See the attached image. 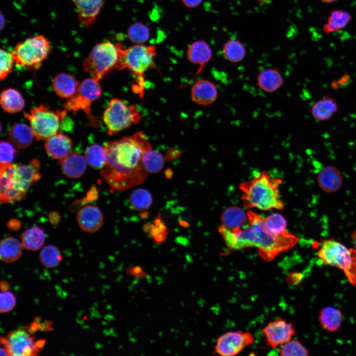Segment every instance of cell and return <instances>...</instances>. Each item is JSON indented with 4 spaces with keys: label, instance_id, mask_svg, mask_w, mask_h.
I'll list each match as a JSON object with an SVG mask.
<instances>
[{
    "label": "cell",
    "instance_id": "1",
    "mask_svg": "<svg viewBox=\"0 0 356 356\" xmlns=\"http://www.w3.org/2000/svg\"><path fill=\"white\" fill-rule=\"evenodd\" d=\"M104 146L107 157L100 174L112 189L124 191L145 181L148 173L142 159L152 146L143 132L108 142Z\"/></svg>",
    "mask_w": 356,
    "mask_h": 356
},
{
    "label": "cell",
    "instance_id": "2",
    "mask_svg": "<svg viewBox=\"0 0 356 356\" xmlns=\"http://www.w3.org/2000/svg\"><path fill=\"white\" fill-rule=\"evenodd\" d=\"M247 215L248 222L242 227L233 229L219 227V232L229 250L255 247L264 261H271L298 242V237L289 231L281 235L270 232L262 216L252 211L247 212Z\"/></svg>",
    "mask_w": 356,
    "mask_h": 356
},
{
    "label": "cell",
    "instance_id": "3",
    "mask_svg": "<svg viewBox=\"0 0 356 356\" xmlns=\"http://www.w3.org/2000/svg\"><path fill=\"white\" fill-rule=\"evenodd\" d=\"M281 179L272 177L267 171L257 173L252 179L239 185L241 200L247 209L253 208L267 211L281 210L284 204L281 199L279 185Z\"/></svg>",
    "mask_w": 356,
    "mask_h": 356
},
{
    "label": "cell",
    "instance_id": "4",
    "mask_svg": "<svg viewBox=\"0 0 356 356\" xmlns=\"http://www.w3.org/2000/svg\"><path fill=\"white\" fill-rule=\"evenodd\" d=\"M119 59L116 69L119 70L129 69L135 76L134 90L143 95L145 88L144 73L151 68L156 67L154 59L156 55V48L154 45L135 44L127 48H123L118 43Z\"/></svg>",
    "mask_w": 356,
    "mask_h": 356
},
{
    "label": "cell",
    "instance_id": "5",
    "mask_svg": "<svg viewBox=\"0 0 356 356\" xmlns=\"http://www.w3.org/2000/svg\"><path fill=\"white\" fill-rule=\"evenodd\" d=\"M318 256L324 265L342 270L351 283L356 285V250L348 249L332 239H324Z\"/></svg>",
    "mask_w": 356,
    "mask_h": 356
},
{
    "label": "cell",
    "instance_id": "6",
    "mask_svg": "<svg viewBox=\"0 0 356 356\" xmlns=\"http://www.w3.org/2000/svg\"><path fill=\"white\" fill-rule=\"evenodd\" d=\"M51 52V45L43 35L28 38L18 43L11 51L18 66L29 70L39 69Z\"/></svg>",
    "mask_w": 356,
    "mask_h": 356
},
{
    "label": "cell",
    "instance_id": "7",
    "mask_svg": "<svg viewBox=\"0 0 356 356\" xmlns=\"http://www.w3.org/2000/svg\"><path fill=\"white\" fill-rule=\"evenodd\" d=\"M19 165L0 164V200L3 203L19 201L25 197L31 186Z\"/></svg>",
    "mask_w": 356,
    "mask_h": 356
},
{
    "label": "cell",
    "instance_id": "8",
    "mask_svg": "<svg viewBox=\"0 0 356 356\" xmlns=\"http://www.w3.org/2000/svg\"><path fill=\"white\" fill-rule=\"evenodd\" d=\"M23 114L30 122L35 138L41 140H46L57 133L60 123L65 118L66 111H54L41 104L32 108L29 113L24 112Z\"/></svg>",
    "mask_w": 356,
    "mask_h": 356
},
{
    "label": "cell",
    "instance_id": "9",
    "mask_svg": "<svg viewBox=\"0 0 356 356\" xmlns=\"http://www.w3.org/2000/svg\"><path fill=\"white\" fill-rule=\"evenodd\" d=\"M118 43L102 42L96 44L89 55L83 62L87 72L101 79L113 69H116L119 59Z\"/></svg>",
    "mask_w": 356,
    "mask_h": 356
},
{
    "label": "cell",
    "instance_id": "10",
    "mask_svg": "<svg viewBox=\"0 0 356 356\" xmlns=\"http://www.w3.org/2000/svg\"><path fill=\"white\" fill-rule=\"evenodd\" d=\"M140 114L135 105H128L122 100L113 98L103 113V120L109 135H112L138 123Z\"/></svg>",
    "mask_w": 356,
    "mask_h": 356
},
{
    "label": "cell",
    "instance_id": "11",
    "mask_svg": "<svg viewBox=\"0 0 356 356\" xmlns=\"http://www.w3.org/2000/svg\"><path fill=\"white\" fill-rule=\"evenodd\" d=\"M32 333L29 329H17L11 331L5 337H1L0 342L9 356H37L43 348L45 341H35Z\"/></svg>",
    "mask_w": 356,
    "mask_h": 356
},
{
    "label": "cell",
    "instance_id": "12",
    "mask_svg": "<svg viewBox=\"0 0 356 356\" xmlns=\"http://www.w3.org/2000/svg\"><path fill=\"white\" fill-rule=\"evenodd\" d=\"M255 341L249 332L234 331L226 332L217 339L215 352L222 356H233L238 354Z\"/></svg>",
    "mask_w": 356,
    "mask_h": 356
},
{
    "label": "cell",
    "instance_id": "13",
    "mask_svg": "<svg viewBox=\"0 0 356 356\" xmlns=\"http://www.w3.org/2000/svg\"><path fill=\"white\" fill-rule=\"evenodd\" d=\"M262 332L267 344L273 349L290 340L296 333L293 325L281 318L268 322Z\"/></svg>",
    "mask_w": 356,
    "mask_h": 356
},
{
    "label": "cell",
    "instance_id": "14",
    "mask_svg": "<svg viewBox=\"0 0 356 356\" xmlns=\"http://www.w3.org/2000/svg\"><path fill=\"white\" fill-rule=\"evenodd\" d=\"M103 215L100 209L94 205L82 207L77 215V220L83 230L93 233L99 230L103 223Z\"/></svg>",
    "mask_w": 356,
    "mask_h": 356
},
{
    "label": "cell",
    "instance_id": "15",
    "mask_svg": "<svg viewBox=\"0 0 356 356\" xmlns=\"http://www.w3.org/2000/svg\"><path fill=\"white\" fill-rule=\"evenodd\" d=\"M192 99L196 103L207 106L214 102L218 96V90L215 84L206 79L197 81L191 89Z\"/></svg>",
    "mask_w": 356,
    "mask_h": 356
},
{
    "label": "cell",
    "instance_id": "16",
    "mask_svg": "<svg viewBox=\"0 0 356 356\" xmlns=\"http://www.w3.org/2000/svg\"><path fill=\"white\" fill-rule=\"evenodd\" d=\"M44 147L48 155L60 161L71 153L72 142L67 135L56 134L46 139Z\"/></svg>",
    "mask_w": 356,
    "mask_h": 356
},
{
    "label": "cell",
    "instance_id": "17",
    "mask_svg": "<svg viewBox=\"0 0 356 356\" xmlns=\"http://www.w3.org/2000/svg\"><path fill=\"white\" fill-rule=\"evenodd\" d=\"M79 21L89 26L96 19L104 4L103 0H72Z\"/></svg>",
    "mask_w": 356,
    "mask_h": 356
},
{
    "label": "cell",
    "instance_id": "18",
    "mask_svg": "<svg viewBox=\"0 0 356 356\" xmlns=\"http://www.w3.org/2000/svg\"><path fill=\"white\" fill-rule=\"evenodd\" d=\"M212 50L204 40L196 41L192 43L187 50V57L192 63L199 65L196 76L212 59Z\"/></svg>",
    "mask_w": 356,
    "mask_h": 356
},
{
    "label": "cell",
    "instance_id": "19",
    "mask_svg": "<svg viewBox=\"0 0 356 356\" xmlns=\"http://www.w3.org/2000/svg\"><path fill=\"white\" fill-rule=\"evenodd\" d=\"M317 182L320 188L327 193L335 192L341 187L343 177L340 171L333 166L323 168L317 176Z\"/></svg>",
    "mask_w": 356,
    "mask_h": 356
},
{
    "label": "cell",
    "instance_id": "20",
    "mask_svg": "<svg viewBox=\"0 0 356 356\" xmlns=\"http://www.w3.org/2000/svg\"><path fill=\"white\" fill-rule=\"evenodd\" d=\"M59 162L63 174L71 178H80L87 168V163L85 156L77 152L71 153Z\"/></svg>",
    "mask_w": 356,
    "mask_h": 356
},
{
    "label": "cell",
    "instance_id": "21",
    "mask_svg": "<svg viewBox=\"0 0 356 356\" xmlns=\"http://www.w3.org/2000/svg\"><path fill=\"white\" fill-rule=\"evenodd\" d=\"M284 79L277 68L265 69L260 72L257 79V85L263 91L273 93L283 85Z\"/></svg>",
    "mask_w": 356,
    "mask_h": 356
},
{
    "label": "cell",
    "instance_id": "22",
    "mask_svg": "<svg viewBox=\"0 0 356 356\" xmlns=\"http://www.w3.org/2000/svg\"><path fill=\"white\" fill-rule=\"evenodd\" d=\"M79 83L72 75L60 73L57 74L52 81V88L60 97L69 98L77 91Z\"/></svg>",
    "mask_w": 356,
    "mask_h": 356
},
{
    "label": "cell",
    "instance_id": "23",
    "mask_svg": "<svg viewBox=\"0 0 356 356\" xmlns=\"http://www.w3.org/2000/svg\"><path fill=\"white\" fill-rule=\"evenodd\" d=\"M338 109V105L336 100L326 96L313 103L311 113L314 119L325 121L330 119Z\"/></svg>",
    "mask_w": 356,
    "mask_h": 356
},
{
    "label": "cell",
    "instance_id": "24",
    "mask_svg": "<svg viewBox=\"0 0 356 356\" xmlns=\"http://www.w3.org/2000/svg\"><path fill=\"white\" fill-rule=\"evenodd\" d=\"M8 134L11 143L18 148L27 147L32 143L35 137L31 127L21 123L14 124Z\"/></svg>",
    "mask_w": 356,
    "mask_h": 356
},
{
    "label": "cell",
    "instance_id": "25",
    "mask_svg": "<svg viewBox=\"0 0 356 356\" xmlns=\"http://www.w3.org/2000/svg\"><path fill=\"white\" fill-rule=\"evenodd\" d=\"M221 221V226L227 229H233L244 225L248 222V217L247 213L241 208L233 206L223 212Z\"/></svg>",
    "mask_w": 356,
    "mask_h": 356
},
{
    "label": "cell",
    "instance_id": "26",
    "mask_svg": "<svg viewBox=\"0 0 356 356\" xmlns=\"http://www.w3.org/2000/svg\"><path fill=\"white\" fill-rule=\"evenodd\" d=\"M351 19L352 15L348 11L343 9L333 10L323 25V31L326 34L339 31L346 27Z\"/></svg>",
    "mask_w": 356,
    "mask_h": 356
},
{
    "label": "cell",
    "instance_id": "27",
    "mask_svg": "<svg viewBox=\"0 0 356 356\" xmlns=\"http://www.w3.org/2000/svg\"><path fill=\"white\" fill-rule=\"evenodd\" d=\"M0 103L3 110L9 113L21 111L25 105V101L21 93L12 88L7 89L2 91Z\"/></svg>",
    "mask_w": 356,
    "mask_h": 356
},
{
    "label": "cell",
    "instance_id": "28",
    "mask_svg": "<svg viewBox=\"0 0 356 356\" xmlns=\"http://www.w3.org/2000/svg\"><path fill=\"white\" fill-rule=\"evenodd\" d=\"M22 243L13 237L3 238L0 243V260L6 263L17 261L22 254Z\"/></svg>",
    "mask_w": 356,
    "mask_h": 356
},
{
    "label": "cell",
    "instance_id": "29",
    "mask_svg": "<svg viewBox=\"0 0 356 356\" xmlns=\"http://www.w3.org/2000/svg\"><path fill=\"white\" fill-rule=\"evenodd\" d=\"M91 102L84 99L76 92L64 103L63 106L66 110L72 111L74 114L79 110L84 111L91 122V124L97 125L100 122L91 114Z\"/></svg>",
    "mask_w": 356,
    "mask_h": 356
},
{
    "label": "cell",
    "instance_id": "30",
    "mask_svg": "<svg viewBox=\"0 0 356 356\" xmlns=\"http://www.w3.org/2000/svg\"><path fill=\"white\" fill-rule=\"evenodd\" d=\"M45 239L44 231L38 226H33L23 232L21 237V243L25 249L35 251L42 247Z\"/></svg>",
    "mask_w": 356,
    "mask_h": 356
},
{
    "label": "cell",
    "instance_id": "31",
    "mask_svg": "<svg viewBox=\"0 0 356 356\" xmlns=\"http://www.w3.org/2000/svg\"><path fill=\"white\" fill-rule=\"evenodd\" d=\"M222 52L224 58L232 63L242 61L246 56V50L244 45L238 40H228L223 45Z\"/></svg>",
    "mask_w": 356,
    "mask_h": 356
},
{
    "label": "cell",
    "instance_id": "32",
    "mask_svg": "<svg viewBox=\"0 0 356 356\" xmlns=\"http://www.w3.org/2000/svg\"><path fill=\"white\" fill-rule=\"evenodd\" d=\"M100 80L95 76H92L83 80L79 83L76 92L84 99L92 102L98 99L101 95Z\"/></svg>",
    "mask_w": 356,
    "mask_h": 356
},
{
    "label": "cell",
    "instance_id": "33",
    "mask_svg": "<svg viewBox=\"0 0 356 356\" xmlns=\"http://www.w3.org/2000/svg\"><path fill=\"white\" fill-rule=\"evenodd\" d=\"M342 319L341 311L331 307L322 309L319 315L320 324L325 329L330 332L335 331L339 328Z\"/></svg>",
    "mask_w": 356,
    "mask_h": 356
},
{
    "label": "cell",
    "instance_id": "34",
    "mask_svg": "<svg viewBox=\"0 0 356 356\" xmlns=\"http://www.w3.org/2000/svg\"><path fill=\"white\" fill-rule=\"evenodd\" d=\"M107 157L105 146L97 144L89 146L85 153L87 164L95 169H101L106 163Z\"/></svg>",
    "mask_w": 356,
    "mask_h": 356
},
{
    "label": "cell",
    "instance_id": "35",
    "mask_svg": "<svg viewBox=\"0 0 356 356\" xmlns=\"http://www.w3.org/2000/svg\"><path fill=\"white\" fill-rule=\"evenodd\" d=\"M129 200L132 207L138 211L148 210L152 203V197L150 192L142 188L134 190L130 195Z\"/></svg>",
    "mask_w": 356,
    "mask_h": 356
},
{
    "label": "cell",
    "instance_id": "36",
    "mask_svg": "<svg viewBox=\"0 0 356 356\" xmlns=\"http://www.w3.org/2000/svg\"><path fill=\"white\" fill-rule=\"evenodd\" d=\"M142 163L144 169L148 174H154L162 169L164 165V159L159 152L151 149L144 154Z\"/></svg>",
    "mask_w": 356,
    "mask_h": 356
},
{
    "label": "cell",
    "instance_id": "37",
    "mask_svg": "<svg viewBox=\"0 0 356 356\" xmlns=\"http://www.w3.org/2000/svg\"><path fill=\"white\" fill-rule=\"evenodd\" d=\"M42 264L48 268H54L60 263L62 256L60 251L55 246L49 245L41 250L39 255Z\"/></svg>",
    "mask_w": 356,
    "mask_h": 356
},
{
    "label": "cell",
    "instance_id": "38",
    "mask_svg": "<svg viewBox=\"0 0 356 356\" xmlns=\"http://www.w3.org/2000/svg\"><path fill=\"white\" fill-rule=\"evenodd\" d=\"M129 39L135 44L146 42L150 37V30L145 24L136 22L131 24L127 31Z\"/></svg>",
    "mask_w": 356,
    "mask_h": 356
},
{
    "label": "cell",
    "instance_id": "39",
    "mask_svg": "<svg viewBox=\"0 0 356 356\" xmlns=\"http://www.w3.org/2000/svg\"><path fill=\"white\" fill-rule=\"evenodd\" d=\"M267 229L271 233L281 235L288 232L287 230V222L280 214L274 213L264 218Z\"/></svg>",
    "mask_w": 356,
    "mask_h": 356
},
{
    "label": "cell",
    "instance_id": "40",
    "mask_svg": "<svg viewBox=\"0 0 356 356\" xmlns=\"http://www.w3.org/2000/svg\"><path fill=\"white\" fill-rule=\"evenodd\" d=\"M281 356H308V350L297 340L291 339L282 345L279 351Z\"/></svg>",
    "mask_w": 356,
    "mask_h": 356
},
{
    "label": "cell",
    "instance_id": "41",
    "mask_svg": "<svg viewBox=\"0 0 356 356\" xmlns=\"http://www.w3.org/2000/svg\"><path fill=\"white\" fill-rule=\"evenodd\" d=\"M0 79H5L11 72L13 63L15 62L13 55L11 52L4 49H0Z\"/></svg>",
    "mask_w": 356,
    "mask_h": 356
},
{
    "label": "cell",
    "instance_id": "42",
    "mask_svg": "<svg viewBox=\"0 0 356 356\" xmlns=\"http://www.w3.org/2000/svg\"><path fill=\"white\" fill-rule=\"evenodd\" d=\"M13 144L6 141H1L0 143V164L12 163L14 159L16 150Z\"/></svg>",
    "mask_w": 356,
    "mask_h": 356
},
{
    "label": "cell",
    "instance_id": "43",
    "mask_svg": "<svg viewBox=\"0 0 356 356\" xmlns=\"http://www.w3.org/2000/svg\"><path fill=\"white\" fill-rule=\"evenodd\" d=\"M15 296L9 291H1L0 294V312L6 313L11 311L16 305Z\"/></svg>",
    "mask_w": 356,
    "mask_h": 356
},
{
    "label": "cell",
    "instance_id": "44",
    "mask_svg": "<svg viewBox=\"0 0 356 356\" xmlns=\"http://www.w3.org/2000/svg\"><path fill=\"white\" fill-rule=\"evenodd\" d=\"M127 274L133 276L139 280L144 279L147 276V273L140 265H132L125 269Z\"/></svg>",
    "mask_w": 356,
    "mask_h": 356
},
{
    "label": "cell",
    "instance_id": "45",
    "mask_svg": "<svg viewBox=\"0 0 356 356\" xmlns=\"http://www.w3.org/2000/svg\"><path fill=\"white\" fill-rule=\"evenodd\" d=\"M7 228L12 231H18L22 226L21 222L16 219L9 220L6 224Z\"/></svg>",
    "mask_w": 356,
    "mask_h": 356
},
{
    "label": "cell",
    "instance_id": "46",
    "mask_svg": "<svg viewBox=\"0 0 356 356\" xmlns=\"http://www.w3.org/2000/svg\"><path fill=\"white\" fill-rule=\"evenodd\" d=\"M203 0H181L182 3L188 8H194L199 6Z\"/></svg>",
    "mask_w": 356,
    "mask_h": 356
},
{
    "label": "cell",
    "instance_id": "47",
    "mask_svg": "<svg viewBox=\"0 0 356 356\" xmlns=\"http://www.w3.org/2000/svg\"><path fill=\"white\" fill-rule=\"evenodd\" d=\"M60 219L59 214L55 212H51L48 215V220L53 225L57 224Z\"/></svg>",
    "mask_w": 356,
    "mask_h": 356
},
{
    "label": "cell",
    "instance_id": "48",
    "mask_svg": "<svg viewBox=\"0 0 356 356\" xmlns=\"http://www.w3.org/2000/svg\"><path fill=\"white\" fill-rule=\"evenodd\" d=\"M0 288L1 291H8L9 289V285L7 282L1 281L0 283Z\"/></svg>",
    "mask_w": 356,
    "mask_h": 356
},
{
    "label": "cell",
    "instance_id": "49",
    "mask_svg": "<svg viewBox=\"0 0 356 356\" xmlns=\"http://www.w3.org/2000/svg\"><path fill=\"white\" fill-rule=\"evenodd\" d=\"M0 30H2L4 28L5 24V19L4 16L2 14V12H0Z\"/></svg>",
    "mask_w": 356,
    "mask_h": 356
},
{
    "label": "cell",
    "instance_id": "50",
    "mask_svg": "<svg viewBox=\"0 0 356 356\" xmlns=\"http://www.w3.org/2000/svg\"><path fill=\"white\" fill-rule=\"evenodd\" d=\"M0 356H9L7 350L4 347H1L0 349Z\"/></svg>",
    "mask_w": 356,
    "mask_h": 356
},
{
    "label": "cell",
    "instance_id": "51",
    "mask_svg": "<svg viewBox=\"0 0 356 356\" xmlns=\"http://www.w3.org/2000/svg\"><path fill=\"white\" fill-rule=\"evenodd\" d=\"M352 239H353V241H354V243H355V247H356V230H355V231H354V232L352 233Z\"/></svg>",
    "mask_w": 356,
    "mask_h": 356
},
{
    "label": "cell",
    "instance_id": "52",
    "mask_svg": "<svg viewBox=\"0 0 356 356\" xmlns=\"http://www.w3.org/2000/svg\"><path fill=\"white\" fill-rule=\"evenodd\" d=\"M338 0H320V1L324 3H331Z\"/></svg>",
    "mask_w": 356,
    "mask_h": 356
},
{
    "label": "cell",
    "instance_id": "53",
    "mask_svg": "<svg viewBox=\"0 0 356 356\" xmlns=\"http://www.w3.org/2000/svg\"><path fill=\"white\" fill-rule=\"evenodd\" d=\"M258 1L261 2H264L266 3L268 2L270 0H256Z\"/></svg>",
    "mask_w": 356,
    "mask_h": 356
}]
</instances>
